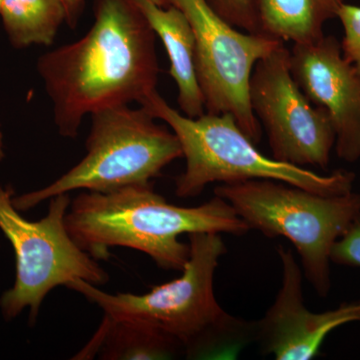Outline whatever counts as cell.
<instances>
[{"label":"cell","mask_w":360,"mask_h":360,"mask_svg":"<svg viewBox=\"0 0 360 360\" xmlns=\"http://www.w3.org/2000/svg\"><path fill=\"white\" fill-rule=\"evenodd\" d=\"M94 14L82 39L37 60L54 125L66 139L77 136L85 116L141 105L158 91L156 34L134 0H94Z\"/></svg>","instance_id":"cell-1"},{"label":"cell","mask_w":360,"mask_h":360,"mask_svg":"<svg viewBox=\"0 0 360 360\" xmlns=\"http://www.w3.org/2000/svg\"><path fill=\"white\" fill-rule=\"evenodd\" d=\"M71 238L96 260L110 258V248H132L146 253L160 269L182 271L189 245L184 233L214 232L241 236L250 231L226 200L214 195L194 207L168 203L153 184L108 191H89L71 200L65 215Z\"/></svg>","instance_id":"cell-2"},{"label":"cell","mask_w":360,"mask_h":360,"mask_svg":"<svg viewBox=\"0 0 360 360\" xmlns=\"http://www.w3.org/2000/svg\"><path fill=\"white\" fill-rule=\"evenodd\" d=\"M189 257L182 276L142 295H110L84 279L68 288L98 305L115 319L143 322L181 343L187 359H219L238 354L255 340V321L222 309L213 291V277L226 246L219 233L188 234Z\"/></svg>","instance_id":"cell-3"},{"label":"cell","mask_w":360,"mask_h":360,"mask_svg":"<svg viewBox=\"0 0 360 360\" xmlns=\"http://www.w3.org/2000/svg\"><path fill=\"white\" fill-rule=\"evenodd\" d=\"M141 106L165 122L179 139L186 165L175 179L177 198H196L213 182L250 179L277 180L322 195L345 194L354 188V172L338 169L321 175L262 155L229 113L188 117L170 106L158 91Z\"/></svg>","instance_id":"cell-4"},{"label":"cell","mask_w":360,"mask_h":360,"mask_svg":"<svg viewBox=\"0 0 360 360\" xmlns=\"http://www.w3.org/2000/svg\"><path fill=\"white\" fill-rule=\"evenodd\" d=\"M214 195L250 229L288 238L302 257L307 281L319 296L328 295L331 250L360 217V193L322 195L277 180L250 179L220 184Z\"/></svg>","instance_id":"cell-5"},{"label":"cell","mask_w":360,"mask_h":360,"mask_svg":"<svg viewBox=\"0 0 360 360\" xmlns=\"http://www.w3.org/2000/svg\"><path fill=\"white\" fill-rule=\"evenodd\" d=\"M90 116L84 158L49 186L15 194L13 201L18 212H27L53 196L78 189L108 193L150 184L163 168L182 158L174 132L156 122L143 106H120Z\"/></svg>","instance_id":"cell-6"},{"label":"cell","mask_w":360,"mask_h":360,"mask_svg":"<svg viewBox=\"0 0 360 360\" xmlns=\"http://www.w3.org/2000/svg\"><path fill=\"white\" fill-rule=\"evenodd\" d=\"M15 191L0 186V231L13 245L15 281L0 297V310L7 321L30 310L28 323L34 326L44 298L53 288L75 279L104 285L110 274L86 251L77 245L66 229L70 194L51 198L44 219L30 221L13 205Z\"/></svg>","instance_id":"cell-7"},{"label":"cell","mask_w":360,"mask_h":360,"mask_svg":"<svg viewBox=\"0 0 360 360\" xmlns=\"http://www.w3.org/2000/svg\"><path fill=\"white\" fill-rule=\"evenodd\" d=\"M179 8L193 30L196 70L205 112L229 113L243 132L258 143L262 125L251 108V75L260 59L283 42L233 27L206 0H165Z\"/></svg>","instance_id":"cell-8"},{"label":"cell","mask_w":360,"mask_h":360,"mask_svg":"<svg viewBox=\"0 0 360 360\" xmlns=\"http://www.w3.org/2000/svg\"><path fill=\"white\" fill-rule=\"evenodd\" d=\"M284 44L260 59L250 82L251 108L266 130L271 158L326 169L335 146L333 122L296 84Z\"/></svg>","instance_id":"cell-9"},{"label":"cell","mask_w":360,"mask_h":360,"mask_svg":"<svg viewBox=\"0 0 360 360\" xmlns=\"http://www.w3.org/2000/svg\"><path fill=\"white\" fill-rule=\"evenodd\" d=\"M290 70L296 84L315 105L328 112L340 160L360 158V73L343 56L333 35L293 44Z\"/></svg>","instance_id":"cell-10"},{"label":"cell","mask_w":360,"mask_h":360,"mask_svg":"<svg viewBox=\"0 0 360 360\" xmlns=\"http://www.w3.org/2000/svg\"><path fill=\"white\" fill-rule=\"evenodd\" d=\"M283 264V284L264 319L255 321V340L262 354L276 360H309L321 354L322 343L333 329L360 321V300L315 314L303 302L302 271L290 248H277Z\"/></svg>","instance_id":"cell-11"},{"label":"cell","mask_w":360,"mask_h":360,"mask_svg":"<svg viewBox=\"0 0 360 360\" xmlns=\"http://www.w3.org/2000/svg\"><path fill=\"white\" fill-rule=\"evenodd\" d=\"M134 1L167 51L182 115L191 118L205 115V97L196 70L195 40L186 15L174 6H160L151 0Z\"/></svg>","instance_id":"cell-12"},{"label":"cell","mask_w":360,"mask_h":360,"mask_svg":"<svg viewBox=\"0 0 360 360\" xmlns=\"http://www.w3.org/2000/svg\"><path fill=\"white\" fill-rule=\"evenodd\" d=\"M184 355L179 340L143 322L104 314L103 322L73 359H172Z\"/></svg>","instance_id":"cell-13"},{"label":"cell","mask_w":360,"mask_h":360,"mask_svg":"<svg viewBox=\"0 0 360 360\" xmlns=\"http://www.w3.org/2000/svg\"><path fill=\"white\" fill-rule=\"evenodd\" d=\"M345 0H255L258 32L281 42L307 44L321 39L326 21Z\"/></svg>","instance_id":"cell-14"},{"label":"cell","mask_w":360,"mask_h":360,"mask_svg":"<svg viewBox=\"0 0 360 360\" xmlns=\"http://www.w3.org/2000/svg\"><path fill=\"white\" fill-rule=\"evenodd\" d=\"M0 15L9 41L16 49L51 46L66 23L61 0H0Z\"/></svg>","instance_id":"cell-15"},{"label":"cell","mask_w":360,"mask_h":360,"mask_svg":"<svg viewBox=\"0 0 360 360\" xmlns=\"http://www.w3.org/2000/svg\"><path fill=\"white\" fill-rule=\"evenodd\" d=\"M225 21L248 33H259L255 0H206Z\"/></svg>","instance_id":"cell-16"},{"label":"cell","mask_w":360,"mask_h":360,"mask_svg":"<svg viewBox=\"0 0 360 360\" xmlns=\"http://www.w3.org/2000/svg\"><path fill=\"white\" fill-rule=\"evenodd\" d=\"M343 28L340 42L343 56L360 73V6L343 2L336 13Z\"/></svg>","instance_id":"cell-17"},{"label":"cell","mask_w":360,"mask_h":360,"mask_svg":"<svg viewBox=\"0 0 360 360\" xmlns=\"http://www.w3.org/2000/svg\"><path fill=\"white\" fill-rule=\"evenodd\" d=\"M331 262L360 267V217L333 246Z\"/></svg>","instance_id":"cell-18"},{"label":"cell","mask_w":360,"mask_h":360,"mask_svg":"<svg viewBox=\"0 0 360 360\" xmlns=\"http://www.w3.org/2000/svg\"><path fill=\"white\" fill-rule=\"evenodd\" d=\"M66 11V25L75 28L84 13L85 0H61Z\"/></svg>","instance_id":"cell-19"},{"label":"cell","mask_w":360,"mask_h":360,"mask_svg":"<svg viewBox=\"0 0 360 360\" xmlns=\"http://www.w3.org/2000/svg\"><path fill=\"white\" fill-rule=\"evenodd\" d=\"M6 158V150H4V137L2 131L1 125H0V161Z\"/></svg>","instance_id":"cell-20"},{"label":"cell","mask_w":360,"mask_h":360,"mask_svg":"<svg viewBox=\"0 0 360 360\" xmlns=\"http://www.w3.org/2000/svg\"><path fill=\"white\" fill-rule=\"evenodd\" d=\"M151 1L155 2V4H158V6H165V0H151Z\"/></svg>","instance_id":"cell-21"}]
</instances>
